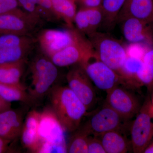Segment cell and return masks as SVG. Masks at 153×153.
I'll list each match as a JSON object with an SVG mask.
<instances>
[{
    "instance_id": "obj_1",
    "label": "cell",
    "mask_w": 153,
    "mask_h": 153,
    "mask_svg": "<svg viewBox=\"0 0 153 153\" xmlns=\"http://www.w3.org/2000/svg\"><path fill=\"white\" fill-rule=\"evenodd\" d=\"M50 93L52 109L64 131L74 132L87 113L85 105L68 86H55Z\"/></svg>"
},
{
    "instance_id": "obj_2",
    "label": "cell",
    "mask_w": 153,
    "mask_h": 153,
    "mask_svg": "<svg viewBox=\"0 0 153 153\" xmlns=\"http://www.w3.org/2000/svg\"><path fill=\"white\" fill-rule=\"evenodd\" d=\"M87 37L97 58L120 75L128 55L123 44L109 34L97 31Z\"/></svg>"
},
{
    "instance_id": "obj_3",
    "label": "cell",
    "mask_w": 153,
    "mask_h": 153,
    "mask_svg": "<svg viewBox=\"0 0 153 153\" xmlns=\"http://www.w3.org/2000/svg\"><path fill=\"white\" fill-rule=\"evenodd\" d=\"M30 63L31 82L28 93L33 100L40 98L51 89L58 76L57 66L41 50Z\"/></svg>"
},
{
    "instance_id": "obj_4",
    "label": "cell",
    "mask_w": 153,
    "mask_h": 153,
    "mask_svg": "<svg viewBox=\"0 0 153 153\" xmlns=\"http://www.w3.org/2000/svg\"><path fill=\"white\" fill-rule=\"evenodd\" d=\"M128 121L105 103L91 114L89 119L82 126L90 135L98 136L111 131L124 133L128 126Z\"/></svg>"
},
{
    "instance_id": "obj_5",
    "label": "cell",
    "mask_w": 153,
    "mask_h": 153,
    "mask_svg": "<svg viewBox=\"0 0 153 153\" xmlns=\"http://www.w3.org/2000/svg\"><path fill=\"white\" fill-rule=\"evenodd\" d=\"M132 149L143 153L153 137V111L149 100L146 102L130 126Z\"/></svg>"
},
{
    "instance_id": "obj_6",
    "label": "cell",
    "mask_w": 153,
    "mask_h": 153,
    "mask_svg": "<svg viewBox=\"0 0 153 153\" xmlns=\"http://www.w3.org/2000/svg\"><path fill=\"white\" fill-rule=\"evenodd\" d=\"M44 21L25 10L18 9L0 15V35L15 34L32 36Z\"/></svg>"
},
{
    "instance_id": "obj_7",
    "label": "cell",
    "mask_w": 153,
    "mask_h": 153,
    "mask_svg": "<svg viewBox=\"0 0 153 153\" xmlns=\"http://www.w3.org/2000/svg\"><path fill=\"white\" fill-rule=\"evenodd\" d=\"M82 33L77 29H45L40 31L36 38L40 49L50 58L57 52L73 44Z\"/></svg>"
},
{
    "instance_id": "obj_8",
    "label": "cell",
    "mask_w": 153,
    "mask_h": 153,
    "mask_svg": "<svg viewBox=\"0 0 153 153\" xmlns=\"http://www.w3.org/2000/svg\"><path fill=\"white\" fill-rule=\"evenodd\" d=\"M81 64L91 81L100 90L107 92L116 85L126 84L123 78L100 61L95 54Z\"/></svg>"
},
{
    "instance_id": "obj_9",
    "label": "cell",
    "mask_w": 153,
    "mask_h": 153,
    "mask_svg": "<svg viewBox=\"0 0 153 153\" xmlns=\"http://www.w3.org/2000/svg\"><path fill=\"white\" fill-rule=\"evenodd\" d=\"M71 66L66 76L68 87L82 101L88 111L97 101L93 82L81 63Z\"/></svg>"
},
{
    "instance_id": "obj_10",
    "label": "cell",
    "mask_w": 153,
    "mask_h": 153,
    "mask_svg": "<svg viewBox=\"0 0 153 153\" xmlns=\"http://www.w3.org/2000/svg\"><path fill=\"white\" fill-rule=\"evenodd\" d=\"M95 54L90 41L82 34L73 44L50 58L57 67H63L84 63Z\"/></svg>"
},
{
    "instance_id": "obj_11",
    "label": "cell",
    "mask_w": 153,
    "mask_h": 153,
    "mask_svg": "<svg viewBox=\"0 0 153 153\" xmlns=\"http://www.w3.org/2000/svg\"><path fill=\"white\" fill-rule=\"evenodd\" d=\"M125 85H116L107 91L105 103L129 120L137 114L141 107L137 97Z\"/></svg>"
},
{
    "instance_id": "obj_12",
    "label": "cell",
    "mask_w": 153,
    "mask_h": 153,
    "mask_svg": "<svg viewBox=\"0 0 153 153\" xmlns=\"http://www.w3.org/2000/svg\"><path fill=\"white\" fill-rule=\"evenodd\" d=\"M125 39L132 44L153 45V24L134 17H128L120 21Z\"/></svg>"
},
{
    "instance_id": "obj_13",
    "label": "cell",
    "mask_w": 153,
    "mask_h": 153,
    "mask_svg": "<svg viewBox=\"0 0 153 153\" xmlns=\"http://www.w3.org/2000/svg\"><path fill=\"white\" fill-rule=\"evenodd\" d=\"M64 130L52 109L41 112L38 134L41 142L67 147Z\"/></svg>"
},
{
    "instance_id": "obj_14",
    "label": "cell",
    "mask_w": 153,
    "mask_h": 153,
    "mask_svg": "<svg viewBox=\"0 0 153 153\" xmlns=\"http://www.w3.org/2000/svg\"><path fill=\"white\" fill-rule=\"evenodd\" d=\"M103 13L101 7H83L76 12L74 24L76 29L85 36L97 31L103 23Z\"/></svg>"
},
{
    "instance_id": "obj_15",
    "label": "cell",
    "mask_w": 153,
    "mask_h": 153,
    "mask_svg": "<svg viewBox=\"0 0 153 153\" xmlns=\"http://www.w3.org/2000/svg\"><path fill=\"white\" fill-rule=\"evenodd\" d=\"M20 110L10 109L0 113V137L13 141L21 136L24 125Z\"/></svg>"
},
{
    "instance_id": "obj_16",
    "label": "cell",
    "mask_w": 153,
    "mask_h": 153,
    "mask_svg": "<svg viewBox=\"0 0 153 153\" xmlns=\"http://www.w3.org/2000/svg\"><path fill=\"white\" fill-rule=\"evenodd\" d=\"M128 17H134L152 23L153 0H126L119 14L117 22Z\"/></svg>"
},
{
    "instance_id": "obj_17",
    "label": "cell",
    "mask_w": 153,
    "mask_h": 153,
    "mask_svg": "<svg viewBox=\"0 0 153 153\" xmlns=\"http://www.w3.org/2000/svg\"><path fill=\"white\" fill-rule=\"evenodd\" d=\"M123 132L114 130L106 132L97 136L101 141L106 153H127L131 148Z\"/></svg>"
},
{
    "instance_id": "obj_18",
    "label": "cell",
    "mask_w": 153,
    "mask_h": 153,
    "mask_svg": "<svg viewBox=\"0 0 153 153\" xmlns=\"http://www.w3.org/2000/svg\"><path fill=\"white\" fill-rule=\"evenodd\" d=\"M25 11L43 21L55 22L59 20L52 9L50 0H18Z\"/></svg>"
},
{
    "instance_id": "obj_19",
    "label": "cell",
    "mask_w": 153,
    "mask_h": 153,
    "mask_svg": "<svg viewBox=\"0 0 153 153\" xmlns=\"http://www.w3.org/2000/svg\"><path fill=\"white\" fill-rule=\"evenodd\" d=\"M27 62L21 61L0 65V82L9 85H23L21 79Z\"/></svg>"
},
{
    "instance_id": "obj_20",
    "label": "cell",
    "mask_w": 153,
    "mask_h": 153,
    "mask_svg": "<svg viewBox=\"0 0 153 153\" xmlns=\"http://www.w3.org/2000/svg\"><path fill=\"white\" fill-rule=\"evenodd\" d=\"M33 43L20 47L0 49V65L21 61H27L35 49Z\"/></svg>"
},
{
    "instance_id": "obj_21",
    "label": "cell",
    "mask_w": 153,
    "mask_h": 153,
    "mask_svg": "<svg viewBox=\"0 0 153 153\" xmlns=\"http://www.w3.org/2000/svg\"><path fill=\"white\" fill-rule=\"evenodd\" d=\"M52 9L60 19L63 20L68 27L73 28L76 13V0H50Z\"/></svg>"
},
{
    "instance_id": "obj_22",
    "label": "cell",
    "mask_w": 153,
    "mask_h": 153,
    "mask_svg": "<svg viewBox=\"0 0 153 153\" xmlns=\"http://www.w3.org/2000/svg\"><path fill=\"white\" fill-rule=\"evenodd\" d=\"M27 88L25 85H13L0 82V95L6 101L22 102L30 104L34 100L26 91Z\"/></svg>"
},
{
    "instance_id": "obj_23",
    "label": "cell",
    "mask_w": 153,
    "mask_h": 153,
    "mask_svg": "<svg viewBox=\"0 0 153 153\" xmlns=\"http://www.w3.org/2000/svg\"><path fill=\"white\" fill-rule=\"evenodd\" d=\"M126 0H102L101 7L103 13V25L111 29L117 22L120 12Z\"/></svg>"
},
{
    "instance_id": "obj_24",
    "label": "cell",
    "mask_w": 153,
    "mask_h": 153,
    "mask_svg": "<svg viewBox=\"0 0 153 153\" xmlns=\"http://www.w3.org/2000/svg\"><path fill=\"white\" fill-rule=\"evenodd\" d=\"M74 133L67 146V153H88V138L90 135L81 125Z\"/></svg>"
},
{
    "instance_id": "obj_25",
    "label": "cell",
    "mask_w": 153,
    "mask_h": 153,
    "mask_svg": "<svg viewBox=\"0 0 153 153\" xmlns=\"http://www.w3.org/2000/svg\"><path fill=\"white\" fill-rule=\"evenodd\" d=\"M142 67L137 73V82L149 86L153 84V48L143 56Z\"/></svg>"
},
{
    "instance_id": "obj_26",
    "label": "cell",
    "mask_w": 153,
    "mask_h": 153,
    "mask_svg": "<svg viewBox=\"0 0 153 153\" xmlns=\"http://www.w3.org/2000/svg\"><path fill=\"white\" fill-rule=\"evenodd\" d=\"M142 59L137 57L128 55L122 68L120 75L126 83L133 84L136 81V75L142 67Z\"/></svg>"
},
{
    "instance_id": "obj_27",
    "label": "cell",
    "mask_w": 153,
    "mask_h": 153,
    "mask_svg": "<svg viewBox=\"0 0 153 153\" xmlns=\"http://www.w3.org/2000/svg\"><path fill=\"white\" fill-rule=\"evenodd\" d=\"M35 43H37L36 38L31 36L15 34L0 35V49L20 47Z\"/></svg>"
},
{
    "instance_id": "obj_28",
    "label": "cell",
    "mask_w": 153,
    "mask_h": 153,
    "mask_svg": "<svg viewBox=\"0 0 153 153\" xmlns=\"http://www.w3.org/2000/svg\"><path fill=\"white\" fill-rule=\"evenodd\" d=\"M21 136L24 146L31 152L36 153L41 143L38 129L23 126Z\"/></svg>"
},
{
    "instance_id": "obj_29",
    "label": "cell",
    "mask_w": 153,
    "mask_h": 153,
    "mask_svg": "<svg viewBox=\"0 0 153 153\" xmlns=\"http://www.w3.org/2000/svg\"><path fill=\"white\" fill-rule=\"evenodd\" d=\"M88 153H106L101 141L98 137L92 135L89 137Z\"/></svg>"
},
{
    "instance_id": "obj_30",
    "label": "cell",
    "mask_w": 153,
    "mask_h": 153,
    "mask_svg": "<svg viewBox=\"0 0 153 153\" xmlns=\"http://www.w3.org/2000/svg\"><path fill=\"white\" fill-rule=\"evenodd\" d=\"M19 6L18 0H0V15L13 12Z\"/></svg>"
},
{
    "instance_id": "obj_31",
    "label": "cell",
    "mask_w": 153,
    "mask_h": 153,
    "mask_svg": "<svg viewBox=\"0 0 153 153\" xmlns=\"http://www.w3.org/2000/svg\"><path fill=\"white\" fill-rule=\"evenodd\" d=\"M12 142L0 137V153L14 152L10 146Z\"/></svg>"
},
{
    "instance_id": "obj_32",
    "label": "cell",
    "mask_w": 153,
    "mask_h": 153,
    "mask_svg": "<svg viewBox=\"0 0 153 153\" xmlns=\"http://www.w3.org/2000/svg\"><path fill=\"white\" fill-rule=\"evenodd\" d=\"M86 7H101L102 0H76Z\"/></svg>"
},
{
    "instance_id": "obj_33",
    "label": "cell",
    "mask_w": 153,
    "mask_h": 153,
    "mask_svg": "<svg viewBox=\"0 0 153 153\" xmlns=\"http://www.w3.org/2000/svg\"><path fill=\"white\" fill-rule=\"evenodd\" d=\"M11 102L6 101L0 95V113L11 108Z\"/></svg>"
},
{
    "instance_id": "obj_34",
    "label": "cell",
    "mask_w": 153,
    "mask_h": 153,
    "mask_svg": "<svg viewBox=\"0 0 153 153\" xmlns=\"http://www.w3.org/2000/svg\"><path fill=\"white\" fill-rule=\"evenodd\" d=\"M143 153H153V142L150 143L145 149Z\"/></svg>"
},
{
    "instance_id": "obj_35",
    "label": "cell",
    "mask_w": 153,
    "mask_h": 153,
    "mask_svg": "<svg viewBox=\"0 0 153 153\" xmlns=\"http://www.w3.org/2000/svg\"><path fill=\"white\" fill-rule=\"evenodd\" d=\"M151 104H152V109L153 111V99L152 101V102H151Z\"/></svg>"
},
{
    "instance_id": "obj_36",
    "label": "cell",
    "mask_w": 153,
    "mask_h": 153,
    "mask_svg": "<svg viewBox=\"0 0 153 153\" xmlns=\"http://www.w3.org/2000/svg\"><path fill=\"white\" fill-rule=\"evenodd\" d=\"M152 24H153V18L152 22Z\"/></svg>"
}]
</instances>
